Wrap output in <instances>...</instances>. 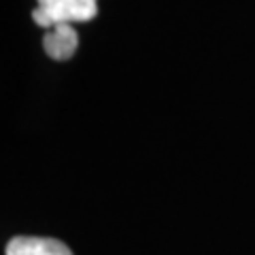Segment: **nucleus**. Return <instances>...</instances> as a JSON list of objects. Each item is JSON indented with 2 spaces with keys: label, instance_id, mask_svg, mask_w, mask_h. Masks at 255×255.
I'll list each match as a JSON object with an SVG mask.
<instances>
[{
  "label": "nucleus",
  "instance_id": "nucleus-2",
  "mask_svg": "<svg viewBox=\"0 0 255 255\" xmlns=\"http://www.w3.org/2000/svg\"><path fill=\"white\" fill-rule=\"evenodd\" d=\"M79 34L75 32L73 23H58L43 36V47L51 60H70L77 51Z\"/></svg>",
  "mask_w": 255,
  "mask_h": 255
},
{
  "label": "nucleus",
  "instance_id": "nucleus-3",
  "mask_svg": "<svg viewBox=\"0 0 255 255\" xmlns=\"http://www.w3.org/2000/svg\"><path fill=\"white\" fill-rule=\"evenodd\" d=\"M6 255H73V251L55 238L17 236L6 245Z\"/></svg>",
  "mask_w": 255,
  "mask_h": 255
},
{
  "label": "nucleus",
  "instance_id": "nucleus-1",
  "mask_svg": "<svg viewBox=\"0 0 255 255\" xmlns=\"http://www.w3.org/2000/svg\"><path fill=\"white\" fill-rule=\"evenodd\" d=\"M98 15L96 0H38L32 19L41 28L51 30L58 23L92 21Z\"/></svg>",
  "mask_w": 255,
  "mask_h": 255
}]
</instances>
